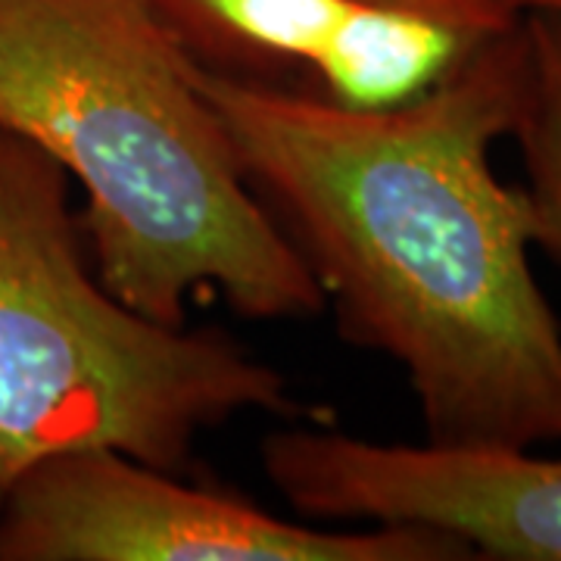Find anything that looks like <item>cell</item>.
<instances>
[{
	"label": "cell",
	"mask_w": 561,
	"mask_h": 561,
	"mask_svg": "<svg viewBox=\"0 0 561 561\" xmlns=\"http://www.w3.org/2000/svg\"><path fill=\"white\" fill-rule=\"evenodd\" d=\"M496 13L518 20L524 13H549V16H561V0H486Z\"/></svg>",
	"instance_id": "9"
},
{
	"label": "cell",
	"mask_w": 561,
	"mask_h": 561,
	"mask_svg": "<svg viewBox=\"0 0 561 561\" xmlns=\"http://www.w3.org/2000/svg\"><path fill=\"white\" fill-rule=\"evenodd\" d=\"M524 72V16L381 113L194 62L341 337L400 365L440 446L561 440V328L530 268V206L490 162Z\"/></svg>",
	"instance_id": "1"
},
{
	"label": "cell",
	"mask_w": 561,
	"mask_h": 561,
	"mask_svg": "<svg viewBox=\"0 0 561 561\" xmlns=\"http://www.w3.org/2000/svg\"><path fill=\"white\" fill-rule=\"evenodd\" d=\"M527 72L512 135L522 150L534 247L561 268V16L524 13Z\"/></svg>",
	"instance_id": "8"
},
{
	"label": "cell",
	"mask_w": 561,
	"mask_h": 561,
	"mask_svg": "<svg viewBox=\"0 0 561 561\" xmlns=\"http://www.w3.org/2000/svg\"><path fill=\"white\" fill-rule=\"evenodd\" d=\"M69 187L0 125V502L60 453L116 449L181 474L206 431L297 419L287 378L243 343L147 319L103 287Z\"/></svg>",
	"instance_id": "3"
},
{
	"label": "cell",
	"mask_w": 561,
	"mask_h": 561,
	"mask_svg": "<svg viewBox=\"0 0 561 561\" xmlns=\"http://www.w3.org/2000/svg\"><path fill=\"white\" fill-rule=\"evenodd\" d=\"M424 527L297 524L116 449L28 468L0 502V561H461Z\"/></svg>",
	"instance_id": "4"
},
{
	"label": "cell",
	"mask_w": 561,
	"mask_h": 561,
	"mask_svg": "<svg viewBox=\"0 0 561 561\" xmlns=\"http://www.w3.org/2000/svg\"><path fill=\"white\" fill-rule=\"evenodd\" d=\"M262 471L306 522L437 530L474 559L561 561V459L508 446L375 443L278 427Z\"/></svg>",
	"instance_id": "5"
},
{
	"label": "cell",
	"mask_w": 561,
	"mask_h": 561,
	"mask_svg": "<svg viewBox=\"0 0 561 561\" xmlns=\"http://www.w3.org/2000/svg\"><path fill=\"white\" fill-rule=\"evenodd\" d=\"M0 125L79 181L98 278L140 316L187 324L201 290L256 321L324 309L147 0H0Z\"/></svg>",
	"instance_id": "2"
},
{
	"label": "cell",
	"mask_w": 561,
	"mask_h": 561,
	"mask_svg": "<svg viewBox=\"0 0 561 561\" xmlns=\"http://www.w3.org/2000/svg\"><path fill=\"white\" fill-rule=\"evenodd\" d=\"M153 16L201 69L280 84L309 69L346 0H147Z\"/></svg>",
	"instance_id": "7"
},
{
	"label": "cell",
	"mask_w": 561,
	"mask_h": 561,
	"mask_svg": "<svg viewBox=\"0 0 561 561\" xmlns=\"http://www.w3.org/2000/svg\"><path fill=\"white\" fill-rule=\"evenodd\" d=\"M493 35L421 0H346L309 69L321 98L381 113L424 98Z\"/></svg>",
	"instance_id": "6"
}]
</instances>
